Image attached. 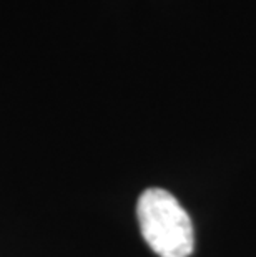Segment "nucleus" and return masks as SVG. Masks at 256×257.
Instances as JSON below:
<instances>
[{"label": "nucleus", "instance_id": "nucleus-1", "mask_svg": "<svg viewBox=\"0 0 256 257\" xmlns=\"http://www.w3.org/2000/svg\"><path fill=\"white\" fill-rule=\"evenodd\" d=\"M140 231L148 247L160 257H190L195 247L188 212L166 189L141 193L137 204Z\"/></svg>", "mask_w": 256, "mask_h": 257}]
</instances>
